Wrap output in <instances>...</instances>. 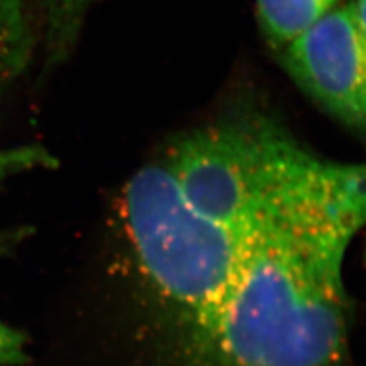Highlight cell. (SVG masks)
Returning a JSON list of instances; mask_svg holds the SVG:
<instances>
[{"instance_id": "obj_2", "label": "cell", "mask_w": 366, "mask_h": 366, "mask_svg": "<svg viewBox=\"0 0 366 366\" xmlns=\"http://www.w3.org/2000/svg\"><path fill=\"white\" fill-rule=\"evenodd\" d=\"M365 227L366 164L315 156L189 347L220 366H337L350 317L343 262Z\"/></svg>"}, {"instance_id": "obj_6", "label": "cell", "mask_w": 366, "mask_h": 366, "mask_svg": "<svg viewBox=\"0 0 366 366\" xmlns=\"http://www.w3.org/2000/svg\"><path fill=\"white\" fill-rule=\"evenodd\" d=\"M97 0H40L46 28V61L61 63L72 51L89 8Z\"/></svg>"}, {"instance_id": "obj_8", "label": "cell", "mask_w": 366, "mask_h": 366, "mask_svg": "<svg viewBox=\"0 0 366 366\" xmlns=\"http://www.w3.org/2000/svg\"><path fill=\"white\" fill-rule=\"evenodd\" d=\"M25 336L0 320V366H14L25 362Z\"/></svg>"}, {"instance_id": "obj_5", "label": "cell", "mask_w": 366, "mask_h": 366, "mask_svg": "<svg viewBox=\"0 0 366 366\" xmlns=\"http://www.w3.org/2000/svg\"><path fill=\"white\" fill-rule=\"evenodd\" d=\"M34 34L23 0H0V94L25 74Z\"/></svg>"}, {"instance_id": "obj_10", "label": "cell", "mask_w": 366, "mask_h": 366, "mask_svg": "<svg viewBox=\"0 0 366 366\" xmlns=\"http://www.w3.org/2000/svg\"><path fill=\"white\" fill-rule=\"evenodd\" d=\"M14 242V234H8V232H0V254H4V252L13 244Z\"/></svg>"}, {"instance_id": "obj_3", "label": "cell", "mask_w": 366, "mask_h": 366, "mask_svg": "<svg viewBox=\"0 0 366 366\" xmlns=\"http://www.w3.org/2000/svg\"><path fill=\"white\" fill-rule=\"evenodd\" d=\"M285 71L305 94L366 136V36L339 5L281 51Z\"/></svg>"}, {"instance_id": "obj_4", "label": "cell", "mask_w": 366, "mask_h": 366, "mask_svg": "<svg viewBox=\"0 0 366 366\" xmlns=\"http://www.w3.org/2000/svg\"><path fill=\"white\" fill-rule=\"evenodd\" d=\"M340 0H257L259 28L272 48L282 51L339 6Z\"/></svg>"}, {"instance_id": "obj_1", "label": "cell", "mask_w": 366, "mask_h": 366, "mask_svg": "<svg viewBox=\"0 0 366 366\" xmlns=\"http://www.w3.org/2000/svg\"><path fill=\"white\" fill-rule=\"evenodd\" d=\"M313 157L267 113L234 110L173 137L125 183L119 215L134 274L183 337L223 300Z\"/></svg>"}, {"instance_id": "obj_9", "label": "cell", "mask_w": 366, "mask_h": 366, "mask_svg": "<svg viewBox=\"0 0 366 366\" xmlns=\"http://www.w3.org/2000/svg\"><path fill=\"white\" fill-rule=\"evenodd\" d=\"M352 14L356 17L360 29L363 31V34L366 36V0H354L352 4H350Z\"/></svg>"}, {"instance_id": "obj_7", "label": "cell", "mask_w": 366, "mask_h": 366, "mask_svg": "<svg viewBox=\"0 0 366 366\" xmlns=\"http://www.w3.org/2000/svg\"><path fill=\"white\" fill-rule=\"evenodd\" d=\"M59 167L56 159L43 145H21L0 148V182L36 169H52Z\"/></svg>"}]
</instances>
